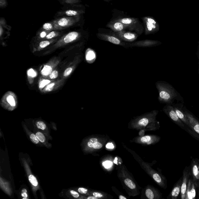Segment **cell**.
<instances>
[{"instance_id": "1", "label": "cell", "mask_w": 199, "mask_h": 199, "mask_svg": "<svg viewBox=\"0 0 199 199\" xmlns=\"http://www.w3.org/2000/svg\"><path fill=\"white\" fill-rule=\"evenodd\" d=\"M156 86L158 92V99L161 103L172 105L175 100L183 102V99L172 85L164 81H158Z\"/></svg>"}, {"instance_id": "2", "label": "cell", "mask_w": 199, "mask_h": 199, "mask_svg": "<svg viewBox=\"0 0 199 199\" xmlns=\"http://www.w3.org/2000/svg\"><path fill=\"white\" fill-rule=\"evenodd\" d=\"M81 16L58 17L52 20L54 30H61L75 27L80 20Z\"/></svg>"}, {"instance_id": "3", "label": "cell", "mask_w": 199, "mask_h": 199, "mask_svg": "<svg viewBox=\"0 0 199 199\" xmlns=\"http://www.w3.org/2000/svg\"><path fill=\"white\" fill-rule=\"evenodd\" d=\"M163 111L168 116L172 121L173 122H174L175 123L180 126L183 129L185 130H186V131H187L191 134H192L193 136L192 133L188 128L186 127V125L183 123V122L179 119V117L177 116L172 105H166L163 108Z\"/></svg>"}, {"instance_id": "4", "label": "cell", "mask_w": 199, "mask_h": 199, "mask_svg": "<svg viewBox=\"0 0 199 199\" xmlns=\"http://www.w3.org/2000/svg\"><path fill=\"white\" fill-rule=\"evenodd\" d=\"M183 111L190 125L191 130L199 137V120L186 107H183Z\"/></svg>"}, {"instance_id": "5", "label": "cell", "mask_w": 199, "mask_h": 199, "mask_svg": "<svg viewBox=\"0 0 199 199\" xmlns=\"http://www.w3.org/2000/svg\"><path fill=\"white\" fill-rule=\"evenodd\" d=\"M172 105L174 108L175 111L177 115L179 117V119L183 122L184 124L188 127V128L190 130L193 132L191 130L190 122H189L187 116H186V115H185L184 111H183V107H184V104H183V103L173 104Z\"/></svg>"}, {"instance_id": "6", "label": "cell", "mask_w": 199, "mask_h": 199, "mask_svg": "<svg viewBox=\"0 0 199 199\" xmlns=\"http://www.w3.org/2000/svg\"><path fill=\"white\" fill-rule=\"evenodd\" d=\"M191 175V169L190 167L186 166L183 172L182 183L181 192V199H185L188 181Z\"/></svg>"}, {"instance_id": "7", "label": "cell", "mask_w": 199, "mask_h": 199, "mask_svg": "<svg viewBox=\"0 0 199 199\" xmlns=\"http://www.w3.org/2000/svg\"><path fill=\"white\" fill-rule=\"evenodd\" d=\"M160 42L153 40H143L135 42L130 44H126V48L128 47H151L160 45L161 44Z\"/></svg>"}, {"instance_id": "8", "label": "cell", "mask_w": 199, "mask_h": 199, "mask_svg": "<svg viewBox=\"0 0 199 199\" xmlns=\"http://www.w3.org/2000/svg\"><path fill=\"white\" fill-rule=\"evenodd\" d=\"M191 175L194 182L198 187L199 182L198 159L193 158L191 164Z\"/></svg>"}, {"instance_id": "9", "label": "cell", "mask_w": 199, "mask_h": 199, "mask_svg": "<svg viewBox=\"0 0 199 199\" xmlns=\"http://www.w3.org/2000/svg\"><path fill=\"white\" fill-rule=\"evenodd\" d=\"M98 36L100 39L109 42L114 44L121 46L125 48L126 46V44L123 42L122 40L117 37L102 34H98Z\"/></svg>"}, {"instance_id": "10", "label": "cell", "mask_w": 199, "mask_h": 199, "mask_svg": "<svg viewBox=\"0 0 199 199\" xmlns=\"http://www.w3.org/2000/svg\"><path fill=\"white\" fill-rule=\"evenodd\" d=\"M196 186L193 179L190 178L187 188L185 199H195L196 196Z\"/></svg>"}, {"instance_id": "11", "label": "cell", "mask_w": 199, "mask_h": 199, "mask_svg": "<svg viewBox=\"0 0 199 199\" xmlns=\"http://www.w3.org/2000/svg\"><path fill=\"white\" fill-rule=\"evenodd\" d=\"M84 13L81 10L76 9H68L59 11L56 13L55 16L60 17H74L81 16Z\"/></svg>"}, {"instance_id": "12", "label": "cell", "mask_w": 199, "mask_h": 199, "mask_svg": "<svg viewBox=\"0 0 199 199\" xmlns=\"http://www.w3.org/2000/svg\"><path fill=\"white\" fill-rule=\"evenodd\" d=\"M182 177H181L177 182L175 185L169 196L172 199H177L181 192Z\"/></svg>"}, {"instance_id": "13", "label": "cell", "mask_w": 199, "mask_h": 199, "mask_svg": "<svg viewBox=\"0 0 199 199\" xmlns=\"http://www.w3.org/2000/svg\"><path fill=\"white\" fill-rule=\"evenodd\" d=\"M138 36L132 32H120L117 34V37L121 40L126 41L132 42L135 40Z\"/></svg>"}, {"instance_id": "14", "label": "cell", "mask_w": 199, "mask_h": 199, "mask_svg": "<svg viewBox=\"0 0 199 199\" xmlns=\"http://www.w3.org/2000/svg\"><path fill=\"white\" fill-rule=\"evenodd\" d=\"M80 36L79 32L72 31L66 34L63 39V42L66 43H70L78 39Z\"/></svg>"}, {"instance_id": "15", "label": "cell", "mask_w": 199, "mask_h": 199, "mask_svg": "<svg viewBox=\"0 0 199 199\" xmlns=\"http://www.w3.org/2000/svg\"><path fill=\"white\" fill-rule=\"evenodd\" d=\"M146 24L147 34L151 33L156 28V22L152 18H147V19Z\"/></svg>"}, {"instance_id": "16", "label": "cell", "mask_w": 199, "mask_h": 199, "mask_svg": "<svg viewBox=\"0 0 199 199\" xmlns=\"http://www.w3.org/2000/svg\"><path fill=\"white\" fill-rule=\"evenodd\" d=\"M86 57L87 61L91 63L93 62L96 59V53L93 50L89 49H88L86 53Z\"/></svg>"}, {"instance_id": "17", "label": "cell", "mask_w": 199, "mask_h": 199, "mask_svg": "<svg viewBox=\"0 0 199 199\" xmlns=\"http://www.w3.org/2000/svg\"><path fill=\"white\" fill-rule=\"evenodd\" d=\"M41 30H44L49 32L54 30V26L52 21L43 24L41 28Z\"/></svg>"}, {"instance_id": "18", "label": "cell", "mask_w": 199, "mask_h": 199, "mask_svg": "<svg viewBox=\"0 0 199 199\" xmlns=\"http://www.w3.org/2000/svg\"><path fill=\"white\" fill-rule=\"evenodd\" d=\"M124 24L121 22H116L113 25V28L116 31L121 32L124 29Z\"/></svg>"}, {"instance_id": "19", "label": "cell", "mask_w": 199, "mask_h": 199, "mask_svg": "<svg viewBox=\"0 0 199 199\" xmlns=\"http://www.w3.org/2000/svg\"><path fill=\"white\" fill-rule=\"evenodd\" d=\"M52 71V68L51 67L48 66H45L42 70L41 74L44 76H47L51 74Z\"/></svg>"}, {"instance_id": "20", "label": "cell", "mask_w": 199, "mask_h": 199, "mask_svg": "<svg viewBox=\"0 0 199 199\" xmlns=\"http://www.w3.org/2000/svg\"><path fill=\"white\" fill-rule=\"evenodd\" d=\"M59 33H60V32L58 31V30H53V31L50 32L49 33H48L46 38L48 39H52V38H54V37L58 36L59 35Z\"/></svg>"}, {"instance_id": "21", "label": "cell", "mask_w": 199, "mask_h": 199, "mask_svg": "<svg viewBox=\"0 0 199 199\" xmlns=\"http://www.w3.org/2000/svg\"><path fill=\"white\" fill-rule=\"evenodd\" d=\"M124 182L126 186L130 189L133 190L136 188V185L135 183L131 179L129 178H126L125 179Z\"/></svg>"}, {"instance_id": "22", "label": "cell", "mask_w": 199, "mask_h": 199, "mask_svg": "<svg viewBox=\"0 0 199 199\" xmlns=\"http://www.w3.org/2000/svg\"><path fill=\"white\" fill-rule=\"evenodd\" d=\"M28 179L31 183L34 186L36 187L38 186V181L35 176L32 175H30L28 176Z\"/></svg>"}, {"instance_id": "23", "label": "cell", "mask_w": 199, "mask_h": 199, "mask_svg": "<svg viewBox=\"0 0 199 199\" xmlns=\"http://www.w3.org/2000/svg\"><path fill=\"white\" fill-rule=\"evenodd\" d=\"M80 2V0H63L62 4L70 5L73 6Z\"/></svg>"}, {"instance_id": "24", "label": "cell", "mask_w": 199, "mask_h": 199, "mask_svg": "<svg viewBox=\"0 0 199 199\" xmlns=\"http://www.w3.org/2000/svg\"><path fill=\"white\" fill-rule=\"evenodd\" d=\"M146 195L148 198L153 199L155 198V194L151 190L148 189L146 190Z\"/></svg>"}, {"instance_id": "25", "label": "cell", "mask_w": 199, "mask_h": 199, "mask_svg": "<svg viewBox=\"0 0 199 199\" xmlns=\"http://www.w3.org/2000/svg\"><path fill=\"white\" fill-rule=\"evenodd\" d=\"M36 136L37 137L39 141H40L42 143L46 141V138L44 136L43 134L41 132H38L36 133Z\"/></svg>"}, {"instance_id": "26", "label": "cell", "mask_w": 199, "mask_h": 199, "mask_svg": "<svg viewBox=\"0 0 199 199\" xmlns=\"http://www.w3.org/2000/svg\"><path fill=\"white\" fill-rule=\"evenodd\" d=\"M121 22L124 25H130L132 23L133 20L130 18H124L121 20Z\"/></svg>"}, {"instance_id": "27", "label": "cell", "mask_w": 199, "mask_h": 199, "mask_svg": "<svg viewBox=\"0 0 199 199\" xmlns=\"http://www.w3.org/2000/svg\"><path fill=\"white\" fill-rule=\"evenodd\" d=\"M36 125L38 128L42 130H44L46 128V125L42 121H38Z\"/></svg>"}, {"instance_id": "28", "label": "cell", "mask_w": 199, "mask_h": 199, "mask_svg": "<svg viewBox=\"0 0 199 199\" xmlns=\"http://www.w3.org/2000/svg\"><path fill=\"white\" fill-rule=\"evenodd\" d=\"M7 100L11 106H15V100L14 99L13 97L12 96H8L7 98Z\"/></svg>"}, {"instance_id": "29", "label": "cell", "mask_w": 199, "mask_h": 199, "mask_svg": "<svg viewBox=\"0 0 199 199\" xmlns=\"http://www.w3.org/2000/svg\"><path fill=\"white\" fill-rule=\"evenodd\" d=\"M30 139L34 143L37 144V143H39V139L37 138V137H36V135H34V134H32L30 135Z\"/></svg>"}, {"instance_id": "30", "label": "cell", "mask_w": 199, "mask_h": 199, "mask_svg": "<svg viewBox=\"0 0 199 199\" xmlns=\"http://www.w3.org/2000/svg\"><path fill=\"white\" fill-rule=\"evenodd\" d=\"M151 139L152 138L151 136H146L142 137L141 138V141L142 142L146 143H148V142H150V141H151Z\"/></svg>"}, {"instance_id": "31", "label": "cell", "mask_w": 199, "mask_h": 199, "mask_svg": "<svg viewBox=\"0 0 199 199\" xmlns=\"http://www.w3.org/2000/svg\"><path fill=\"white\" fill-rule=\"evenodd\" d=\"M50 43V42L48 41H44L40 42L39 46L41 48H43L49 45Z\"/></svg>"}, {"instance_id": "32", "label": "cell", "mask_w": 199, "mask_h": 199, "mask_svg": "<svg viewBox=\"0 0 199 199\" xmlns=\"http://www.w3.org/2000/svg\"><path fill=\"white\" fill-rule=\"evenodd\" d=\"M7 0H0V7L1 8H5L8 6Z\"/></svg>"}, {"instance_id": "33", "label": "cell", "mask_w": 199, "mask_h": 199, "mask_svg": "<svg viewBox=\"0 0 199 199\" xmlns=\"http://www.w3.org/2000/svg\"><path fill=\"white\" fill-rule=\"evenodd\" d=\"M49 83H50V81L48 80H43L41 82L39 83V87L40 88H43L46 85L48 84Z\"/></svg>"}, {"instance_id": "34", "label": "cell", "mask_w": 199, "mask_h": 199, "mask_svg": "<svg viewBox=\"0 0 199 199\" xmlns=\"http://www.w3.org/2000/svg\"><path fill=\"white\" fill-rule=\"evenodd\" d=\"M58 76V72L57 71H54L50 75V78L51 79H56Z\"/></svg>"}, {"instance_id": "35", "label": "cell", "mask_w": 199, "mask_h": 199, "mask_svg": "<svg viewBox=\"0 0 199 199\" xmlns=\"http://www.w3.org/2000/svg\"><path fill=\"white\" fill-rule=\"evenodd\" d=\"M41 32H40L39 34V37L40 38H44L46 37L48 33H49V31H44V30H41Z\"/></svg>"}, {"instance_id": "36", "label": "cell", "mask_w": 199, "mask_h": 199, "mask_svg": "<svg viewBox=\"0 0 199 199\" xmlns=\"http://www.w3.org/2000/svg\"><path fill=\"white\" fill-rule=\"evenodd\" d=\"M72 68L71 67L68 68L66 69V71L64 72L63 76L65 77H67L69 76L72 72Z\"/></svg>"}, {"instance_id": "37", "label": "cell", "mask_w": 199, "mask_h": 199, "mask_svg": "<svg viewBox=\"0 0 199 199\" xmlns=\"http://www.w3.org/2000/svg\"><path fill=\"white\" fill-rule=\"evenodd\" d=\"M102 147V145L98 142L96 143L93 144V148L94 149H101Z\"/></svg>"}, {"instance_id": "38", "label": "cell", "mask_w": 199, "mask_h": 199, "mask_svg": "<svg viewBox=\"0 0 199 199\" xmlns=\"http://www.w3.org/2000/svg\"><path fill=\"white\" fill-rule=\"evenodd\" d=\"M28 74L32 77H34L36 76V73L34 71L33 69H30L28 71Z\"/></svg>"}, {"instance_id": "39", "label": "cell", "mask_w": 199, "mask_h": 199, "mask_svg": "<svg viewBox=\"0 0 199 199\" xmlns=\"http://www.w3.org/2000/svg\"><path fill=\"white\" fill-rule=\"evenodd\" d=\"M78 192L81 194H86L88 192V190L86 188H83V187H80L78 189Z\"/></svg>"}, {"instance_id": "40", "label": "cell", "mask_w": 199, "mask_h": 199, "mask_svg": "<svg viewBox=\"0 0 199 199\" xmlns=\"http://www.w3.org/2000/svg\"><path fill=\"white\" fill-rule=\"evenodd\" d=\"M54 85V83H52L48 85L46 88V90L48 91H51L53 90Z\"/></svg>"}, {"instance_id": "41", "label": "cell", "mask_w": 199, "mask_h": 199, "mask_svg": "<svg viewBox=\"0 0 199 199\" xmlns=\"http://www.w3.org/2000/svg\"><path fill=\"white\" fill-rule=\"evenodd\" d=\"M103 166L106 168H108L111 167L112 165V163L110 161H106L103 163Z\"/></svg>"}, {"instance_id": "42", "label": "cell", "mask_w": 199, "mask_h": 199, "mask_svg": "<svg viewBox=\"0 0 199 199\" xmlns=\"http://www.w3.org/2000/svg\"><path fill=\"white\" fill-rule=\"evenodd\" d=\"M71 193L72 195L75 198H77L79 197V193H77L76 191L74 190L71 191Z\"/></svg>"}, {"instance_id": "43", "label": "cell", "mask_w": 199, "mask_h": 199, "mask_svg": "<svg viewBox=\"0 0 199 199\" xmlns=\"http://www.w3.org/2000/svg\"><path fill=\"white\" fill-rule=\"evenodd\" d=\"M93 196H95V197H97V198H101L103 197V195L102 193H100V192H94L93 193Z\"/></svg>"}, {"instance_id": "44", "label": "cell", "mask_w": 199, "mask_h": 199, "mask_svg": "<svg viewBox=\"0 0 199 199\" xmlns=\"http://www.w3.org/2000/svg\"><path fill=\"white\" fill-rule=\"evenodd\" d=\"M107 148H108V149H113L114 147V145L111 143H109L108 144H107L106 145Z\"/></svg>"}, {"instance_id": "45", "label": "cell", "mask_w": 199, "mask_h": 199, "mask_svg": "<svg viewBox=\"0 0 199 199\" xmlns=\"http://www.w3.org/2000/svg\"><path fill=\"white\" fill-rule=\"evenodd\" d=\"M89 142L93 144H94V143H96L97 142L98 140L96 138H91L89 140Z\"/></svg>"}, {"instance_id": "46", "label": "cell", "mask_w": 199, "mask_h": 199, "mask_svg": "<svg viewBox=\"0 0 199 199\" xmlns=\"http://www.w3.org/2000/svg\"><path fill=\"white\" fill-rule=\"evenodd\" d=\"M22 196L23 198H24V199H27V192H22Z\"/></svg>"}, {"instance_id": "47", "label": "cell", "mask_w": 199, "mask_h": 199, "mask_svg": "<svg viewBox=\"0 0 199 199\" xmlns=\"http://www.w3.org/2000/svg\"><path fill=\"white\" fill-rule=\"evenodd\" d=\"M88 146L89 147H91V148L93 147V144L91 143L90 142H88Z\"/></svg>"}, {"instance_id": "48", "label": "cell", "mask_w": 199, "mask_h": 199, "mask_svg": "<svg viewBox=\"0 0 199 199\" xmlns=\"http://www.w3.org/2000/svg\"><path fill=\"white\" fill-rule=\"evenodd\" d=\"M88 199H98V198H97V197H95V196H89V197H88L87 198Z\"/></svg>"}, {"instance_id": "49", "label": "cell", "mask_w": 199, "mask_h": 199, "mask_svg": "<svg viewBox=\"0 0 199 199\" xmlns=\"http://www.w3.org/2000/svg\"><path fill=\"white\" fill-rule=\"evenodd\" d=\"M119 198L120 199H126V198L125 197V196L121 195L119 196Z\"/></svg>"}, {"instance_id": "50", "label": "cell", "mask_w": 199, "mask_h": 199, "mask_svg": "<svg viewBox=\"0 0 199 199\" xmlns=\"http://www.w3.org/2000/svg\"><path fill=\"white\" fill-rule=\"evenodd\" d=\"M197 56H199V44L198 46V52H197Z\"/></svg>"}, {"instance_id": "51", "label": "cell", "mask_w": 199, "mask_h": 199, "mask_svg": "<svg viewBox=\"0 0 199 199\" xmlns=\"http://www.w3.org/2000/svg\"><path fill=\"white\" fill-rule=\"evenodd\" d=\"M22 192H27V191L26 190H25V189H23V190L22 191Z\"/></svg>"}, {"instance_id": "52", "label": "cell", "mask_w": 199, "mask_h": 199, "mask_svg": "<svg viewBox=\"0 0 199 199\" xmlns=\"http://www.w3.org/2000/svg\"><path fill=\"white\" fill-rule=\"evenodd\" d=\"M58 1L62 4L63 2V0H58Z\"/></svg>"}, {"instance_id": "53", "label": "cell", "mask_w": 199, "mask_h": 199, "mask_svg": "<svg viewBox=\"0 0 199 199\" xmlns=\"http://www.w3.org/2000/svg\"><path fill=\"white\" fill-rule=\"evenodd\" d=\"M198 59H199V68H198V74H199V56H198Z\"/></svg>"}, {"instance_id": "54", "label": "cell", "mask_w": 199, "mask_h": 199, "mask_svg": "<svg viewBox=\"0 0 199 199\" xmlns=\"http://www.w3.org/2000/svg\"><path fill=\"white\" fill-rule=\"evenodd\" d=\"M198 168H199V159H198ZM199 184V183H198Z\"/></svg>"}, {"instance_id": "55", "label": "cell", "mask_w": 199, "mask_h": 199, "mask_svg": "<svg viewBox=\"0 0 199 199\" xmlns=\"http://www.w3.org/2000/svg\"><path fill=\"white\" fill-rule=\"evenodd\" d=\"M198 187H199V184H198ZM198 195H199V198H198V199H199V194H198Z\"/></svg>"}]
</instances>
